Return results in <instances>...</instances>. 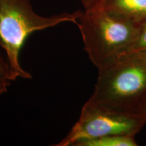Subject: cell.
<instances>
[{
	"mask_svg": "<svg viewBox=\"0 0 146 146\" xmlns=\"http://www.w3.org/2000/svg\"><path fill=\"white\" fill-rule=\"evenodd\" d=\"M76 25L81 32L84 49L98 70L125 54L139 29V25L103 6L81 11Z\"/></svg>",
	"mask_w": 146,
	"mask_h": 146,
	"instance_id": "cell-1",
	"label": "cell"
},
{
	"mask_svg": "<svg viewBox=\"0 0 146 146\" xmlns=\"http://www.w3.org/2000/svg\"><path fill=\"white\" fill-rule=\"evenodd\" d=\"M81 11L43 16L33 10L31 0H0V46L5 50L12 79H31L20 62L24 43L33 33L64 23H76Z\"/></svg>",
	"mask_w": 146,
	"mask_h": 146,
	"instance_id": "cell-2",
	"label": "cell"
},
{
	"mask_svg": "<svg viewBox=\"0 0 146 146\" xmlns=\"http://www.w3.org/2000/svg\"><path fill=\"white\" fill-rule=\"evenodd\" d=\"M145 97L146 58L125 57L98 70L90 98L118 110L137 113Z\"/></svg>",
	"mask_w": 146,
	"mask_h": 146,
	"instance_id": "cell-3",
	"label": "cell"
},
{
	"mask_svg": "<svg viewBox=\"0 0 146 146\" xmlns=\"http://www.w3.org/2000/svg\"><path fill=\"white\" fill-rule=\"evenodd\" d=\"M146 118L135 112H123L91 98L84 104L78 121L56 146H76L80 142L114 135H136Z\"/></svg>",
	"mask_w": 146,
	"mask_h": 146,
	"instance_id": "cell-4",
	"label": "cell"
},
{
	"mask_svg": "<svg viewBox=\"0 0 146 146\" xmlns=\"http://www.w3.org/2000/svg\"><path fill=\"white\" fill-rule=\"evenodd\" d=\"M103 7L137 25L146 21V0H104Z\"/></svg>",
	"mask_w": 146,
	"mask_h": 146,
	"instance_id": "cell-5",
	"label": "cell"
},
{
	"mask_svg": "<svg viewBox=\"0 0 146 146\" xmlns=\"http://www.w3.org/2000/svg\"><path fill=\"white\" fill-rule=\"evenodd\" d=\"M135 137L130 135H108L80 142L76 146H137Z\"/></svg>",
	"mask_w": 146,
	"mask_h": 146,
	"instance_id": "cell-6",
	"label": "cell"
},
{
	"mask_svg": "<svg viewBox=\"0 0 146 146\" xmlns=\"http://www.w3.org/2000/svg\"><path fill=\"white\" fill-rule=\"evenodd\" d=\"M125 57L146 58V21L140 24L136 39L129 50L120 58Z\"/></svg>",
	"mask_w": 146,
	"mask_h": 146,
	"instance_id": "cell-7",
	"label": "cell"
},
{
	"mask_svg": "<svg viewBox=\"0 0 146 146\" xmlns=\"http://www.w3.org/2000/svg\"><path fill=\"white\" fill-rule=\"evenodd\" d=\"M12 81H14L9 64L0 55V95L7 92Z\"/></svg>",
	"mask_w": 146,
	"mask_h": 146,
	"instance_id": "cell-8",
	"label": "cell"
},
{
	"mask_svg": "<svg viewBox=\"0 0 146 146\" xmlns=\"http://www.w3.org/2000/svg\"><path fill=\"white\" fill-rule=\"evenodd\" d=\"M80 1H81L85 10H88L103 6L104 0H80Z\"/></svg>",
	"mask_w": 146,
	"mask_h": 146,
	"instance_id": "cell-9",
	"label": "cell"
},
{
	"mask_svg": "<svg viewBox=\"0 0 146 146\" xmlns=\"http://www.w3.org/2000/svg\"><path fill=\"white\" fill-rule=\"evenodd\" d=\"M137 113L141 114L144 118H146V97L143 100L141 104H140L139 107L138 108Z\"/></svg>",
	"mask_w": 146,
	"mask_h": 146,
	"instance_id": "cell-10",
	"label": "cell"
}]
</instances>
